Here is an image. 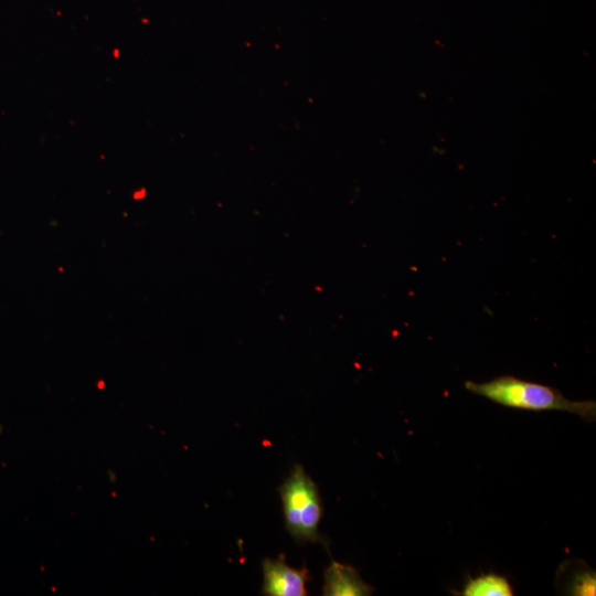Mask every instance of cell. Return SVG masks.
Returning a JSON list of instances; mask_svg holds the SVG:
<instances>
[{
	"instance_id": "obj_2",
	"label": "cell",
	"mask_w": 596,
	"mask_h": 596,
	"mask_svg": "<svg viewBox=\"0 0 596 596\" xmlns=\"http://www.w3.org/2000/svg\"><path fill=\"white\" fill-rule=\"evenodd\" d=\"M278 492L289 535L299 544L320 543L328 551V540L319 532L323 515L319 489L301 465L294 466Z\"/></svg>"
},
{
	"instance_id": "obj_5",
	"label": "cell",
	"mask_w": 596,
	"mask_h": 596,
	"mask_svg": "<svg viewBox=\"0 0 596 596\" xmlns=\"http://www.w3.org/2000/svg\"><path fill=\"white\" fill-rule=\"evenodd\" d=\"M462 596H513V587L505 576L489 573L469 577L460 593Z\"/></svg>"
},
{
	"instance_id": "obj_6",
	"label": "cell",
	"mask_w": 596,
	"mask_h": 596,
	"mask_svg": "<svg viewBox=\"0 0 596 596\" xmlns=\"http://www.w3.org/2000/svg\"><path fill=\"white\" fill-rule=\"evenodd\" d=\"M596 590V575L595 571L588 568L585 564L576 567L572 572L568 581V594L571 595H595Z\"/></svg>"
},
{
	"instance_id": "obj_1",
	"label": "cell",
	"mask_w": 596,
	"mask_h": 596,
	"mask_svg": "<svg viewBox=\"0 0 596 596\" xmlns=\"http://www.w3.org/2000/svg\"><path fill=\"white\" fill-rule=\"evenodd\" d=\"M465 389L505 407L535 412L564 411L589 423L596 419L595 401H571L558 389L514 375H501L483 383L466 381Z\"/></svg>"
},
{
	"instance_id": "obj_4",
	"label": "cell",
	"mask_w": 596,
	"mask_h": 596,
	"mask_svg": "<svg viewBox=\"0 0 596 596\" xmlns=\"http://www.w3.org/2000/svg\"><path fill=\"white\" fill-rule=\"evenodd\" d=\"M323 579L324 596H368L374 590L353 566L333 560L326 568Z\"/></svg>"
},
{
	"instance_id": "obj_3",
	"label": "cell",
	"mask_w": 596,
	"mask_h": 596,
	"mask_svg": "<svg viewBox=\"0 0 596 596\" xmlns=\"http://www.w3.org/2000/svg\"><path fill=\"white\" fill-rule=\"evenodd\" d=\"M263 587L262 594L266 596H306V583L309 581V571L306 566L295 568L287 565L285 555L276 560L266 557L262 562Z\"/></svg>"
}]
</instances>
